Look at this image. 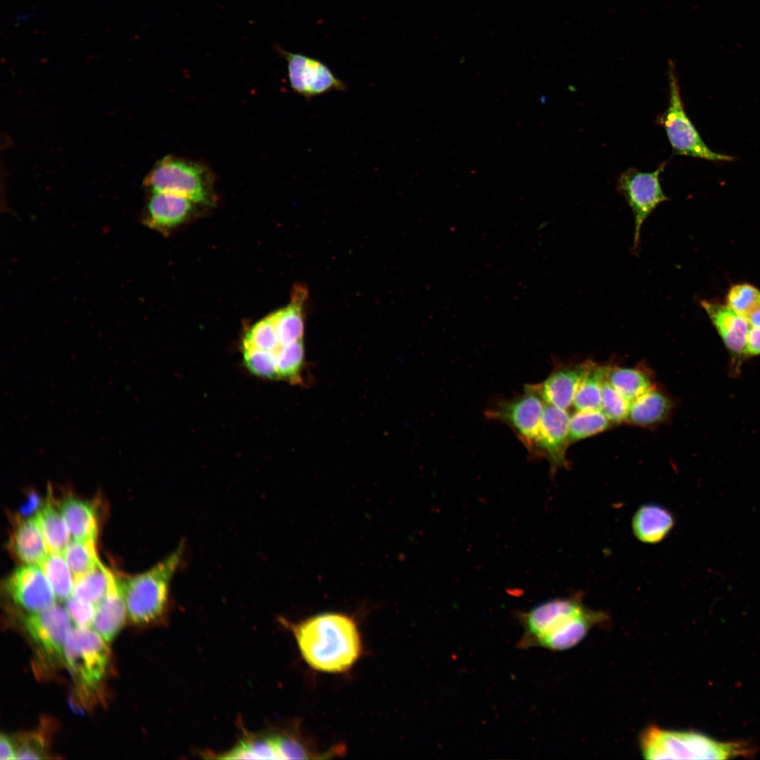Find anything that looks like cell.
<instances>
[{
    "label": "cell",
    "mask_w": 760,
    "mask_h": 760,
    "mask_svg": "<svg viewBox=\"0 0 760 760\" xmlns=\"http://www.w3.org/2000/svg\"><path fill=\"white\" fill-rule=\"evenodd\" d=\"M517 619L524 631L519 648L563 651L576 645L593 627L606 622L608 615L587 607L582 597L576 595L540 603L519 612Z\"/></svg>",
    "instance_id": "6da1fadb"
},
{
    "label": "cell",
    "mask_w": 760,
    "mask_h": 760,
    "mask_svg": "<svg viewBox=\"0 0 760 760\" xmlns=\"http://www.w3.org/2000/svg\"><path fill=\"white\" fill-rule=\"evenodd\" d=\"M284 624L292 631L305 661L316 671L343 673L361 655L360 632L355 619L347 614L326 612Z\"/></svg>",
    "instance_id": "7a4b0ae2"
},
{
    "label": "cell",
    "mask_w": 760,
    "mask_h": 760,
    "mask_svg": "<svg viewBox=\"0 0 760 760\" xmlns=\"http://www.w3.org/2000/svg\"><path fill=\"white\" fill-rule=\"evenodd\" d=\"M185 545L177 547L149 570L121 581L127 616L136 625L165 619L170 605V587L184 563Z\"/></svg>",
    "instance_id": "3957f363"
},
{
    "label": "cell",
    "mask_w": 760,
    "mask_h": 760,
    "mask_svg": "<svg viewBox=\"0 0 760 760\" xmlns=\"http://www.w3.org/2000/svg\"><path fill=\"white\" fill-rule=\"evenodd\" d=\"M645 759H726L749 754L743 743L721 742L702 734L647 727L640 736Z\"/></svg>",
    "instance_id": "277c9868"
},
{
    "label": "cell",
    "mask_w": 760,
    "mask_h": 760,
    "mask_svg": "<svg viewBox=\"0 0 760 760\" xmlns=\"http://www.w3.org/2000/svg\"><path fill=\"white\" fill-rule=\"evenodd\" d=\"M214 175L205 165L175 156L156 164L144 179L152 192H165L210 205L214 200Z\"/></svg>",
    "instance_id": "5b68a950"
},
{
    "label": "cell",
    "mask_w": 760,
    "mask_h": 760,
    "mask_svg": "<svg viewBox=\"0 0 760 760\" xmlns=\"http://www.w3.org/2000/svg\"><path fill=\"white\" fill-rule=\"evenodd\" d=\"M669 104L657 118V123L666 132L676 155L690 156L710 161H733L734 157L712 151L704 143L688 118L684 108L674 62H668Z\"/></svg>",
    "instance_id": "8992f818"
},
{
    "label": "cell",
    "mask_w": 760,
    "mask_h": 760,
    "mask_svg": "<svg viewBox=\"0 0 760 760\" xmlns=\"http://www.w3.org/2000/svg\"><path fill=\"white\" fill-rule=\"evenodd\" d=\"M64 657L79 685L92 688L106 673L110 651L107 642L93 628L75 626L67 637Z\"/></svg>",
    "instance_id": "52a82bcc"
},
{
    "label": "cell",
    "mask_w": 760,
    "mask_h": 760,
    "mask_svg": "<svg viewBox=\"0 0 760 760\" xmlns=\"http://www.w3.org/2000/svg\"><path fill=\"white\" fill-rule=\"evenodd\" d=\"M668 161L661 163L652 172H641L631 167L620 174L616 189L632 210L634 217L633 243L631 249L633 255L640 252V230L645 221L662 202L669 198L661 186L659 176Z\"/></svg>",
    "instance_id": "ba28073f"
},
{
    "label": "cell",
    "mask_w": 760,
    "mask_h": 760,
    "mask_svg": "<svg viewBox=\"0 0 760 760\" xmlns=\"http://www.w3.org/2000/svg\"><path fill=\"white\" fill-rule=\"evenodd\" d=\"M545 405L540 394L528 384L523 394L497 402L486 411V416L508 425L528 452L535 455Z\"/></svg>",
    "instance_id": "9c48e42d"
},
{
    "label": "cell",
    "mask_w": 760,
    "mask_h": 760,
    "mask_svg": "<svg viewBox=\"0 0 760 760\" xmlns=\"http://www.w3.org/2000/svg\"><path fill=\"white\" fill-rule=\"evenodd\" d=\"M316 754L298 736L288 733L251 735L243 737L220 759H293Z\"/></svg>",
    "instance_id": "30bf717a"
},
{
    "label": "cell",
    "mask_w": 760,
    "mask_h": 760,
    "mask_svg": "<svg viewBox=\"0 0 760 760\" xmlns=\"http://www.w3.org/2000/svg\"><path fill=\"white\" fill-rule=\"evenodd\" d=\"M281 52L287 62L291 89L308 101L324 94L347 89L346 84L322 61L301 53Z\"/></svg>",
    "instance_id": "8fae6325"
},
{
    "label": "cell",
    "mask_w": 760,
    "mask_h": 760,
    "mask_svg": "<svg viewBox=\"0 0 760 760\" xmlns=\"http://www.w3.org/2000/svg\"><path fill=\"white\" fill-rule=\"evenodd\" d=\"M23 623L44 654L51 659L65 660V644L72 629L71 619L65 608L55 604L44 611L29 613L24 617Z\"/></svg>",
    "instance_id": "7c38bea8"
},
{
    "label": "cell",
    "mask_w": 760,
    "mask_h": 760,
    "mask_svg": "<svg viewBox=\"0 0 760 760\" xmlns=\"http://www.w3.org/2000/svg\"><path fill=\"white\" fill-rule=\"evenodd\" d=\"M7 593L29 613L49 609L55 604L56 596L41 566L25 564L17 568L5 583Z\"/></svg>",
    "instance_id": "4fadbf2b"
},
{
    "label": "cell",
    "mask_w": 760,
    "mask_h": 760,
    "mask_svg": "<svg viewBox=\"0 0 760 760\" xmlns=\"http://www.w3.org/2000/svg\"><path fill=\"white\" fill-rule=\"evenodd\" d=\"M570 416L566 410L545 403L536 444L535 456H544L551 473L568 467L566 458L569 441Z\"/></svg>",
    "instance_id": "5bb4252c"
},
{
    "label": "cell",
    "mask_w": 760,
    "mask_h": 760,
    "mask_svg": "<svg viewBox=\"0 0 760 760\" xmlns=\"http://www.w3.org/2000/svg\"><path fill=\"white\" fill-rule=\"evenodd\" d=\"M593 365L590 361L557 365L543 382L531 386L545 403L567 410Z\"/></svg>",
    "instance_id": "9a60e30c"
},
{
    "label": "cell",
    "mask_w": 760,
    "mask_h": 760,
    "mask_svg": "<svg viewBox=\"0 0 760 760\" xmlns=\"http://www.w3.org/2000/svg\"><path fill=\"white\" fill-rule=\"evenodd\" d=\"M700 304L730 354L737 357L745 356L751 328L748 322L727 305L706 300H702Z\"/></svg>",
    "instance_id": "2e32d148"
},
{
    "label": "cell",
    "mask_w": 760,
    "mask_h": 760,
    "mask_svg": "<svg viewBox=\"0 0 760 760\" xmlns=\"http://www.w3.org/2000/svg\"><path fill=\"white\" fill-rule=\"evenodd\" d=\"M195 203L185 197L165 192H152L146 207L145 223L167 232L184 222L192 213Z\"/></svg>",
    "instance_id": "e0dca14e"
},
{
    "label": "cell",
    "mask_w": 760,
    "mask_h": 760,
    "mask_svg": "<svg viewBox=\"0 0 760 760\" xmlns=\"http://www.w3.org/2000/svg\"><path fill=\"white\" fill-rule=\"evenodd\" d=\"M127 606L121 580L114 578L104 597L96 605L92 628L107 642L112 641L124 625Z\"/></svg>",
    "instance_id": "ac0fdd59"
},
{
    "label": "cell",
    "mask_w": 760,
    "mask_h": 760,
    "mask_svg": "<svg viewBox=\"0 0 760 760\" xmlns=\"http://www.w3.org/2000/svg\"><path fill=\"white\" fill-rule=\"evenodd\" d=\"M675 525V518L665 507L646 503L635 512L631 521L632 531L639 541L657 544L668 536Z\"/></svg>",
    "instance_id": "d6986e66"
},
{
    "label": "cell",
    "mask_w": 760,
    "mask_h": 760,
    "mask_svg": "<svg viewBox=\"0 0 760 760\" xmlns=\"http://www.w3.org/2000/svg\"><path fill=\"white\" fill-rule=\"evenodd\" d=\"M11 543L12 552L25 564L39 565L49 554L36 516L19 524Z\"/></svg>",
    "instance_id": "ffe728a7"
},
{
    "label": "cell",
    "mask_w": 760,
    "mask_h": 760,
    "mask_svg": "<svg viewBox=\"0 0 760 760\" xmlns=\"http://www.w3.org/2000/svg\"><path fill=\"white\" fill-rule=\"evenodd\" d=\"M671 409L669 397L653 386L630 403L626 421L637 426H654L666 420Z\"/></svg>",
    "instance_id": "44dd1931"
},
{
    "label": "cell",
    "mask_w": 760,
    "mask_h": 760,
    "mask_svg": "<svg viewBox=\"0 0 760 760\" xmlns=\"http://www.w3.org/2000/svg\"><path fill=\"white\" fill-rule=\"evenodd\" d=\"M58 507L72 539H96L98 522L96 510L90 502L67 497Z\"/></svg>",
    "instance_id": "7402d4cb"
},
{
    "label": "cell",
    "mask_w": 760,
    "mask_h": 760,
    "mask_svg": "<svg viewBox=\"0 0 760 760\" xmlns=\"http://www.w3.org/2000/svg\"><path fill=\"white\" fill-rule=\"evenodd\" d=\"M306 298V290L303 286L295 287L289 305L273 312L281 346L303 339L304 333L303 305Z\"/></svg>",
    "instance_id": "603a6c76"
},
{
    "label": "cell",
    "mask_w": 760,
    "mask_h": 760,
    "mask_svg": "<svg viewBox=\"0 0 760 760\" xmlns=\"http://www.w3.org/2000/svg\"><path fill=\"white\" fill-rule=\"evenodd\" d=\"M49 494L36 517L44 536L49 553H63L68 545L70 533L66 523Z\"/></svg>",
    "instance_id": "cb8c5ba5"
},
{
    "label": "cell",
    "mask_w": 760,
    "mask_h": 760,
    "mask_svg": "<svg viewBox=\"0 0 760 760\" xmlns=\"http://www.w3.org/2000/svg\"><path fill=\"white\" fill-rule=\"evenodd\" d=\"M114 578L100 562L90 571L74 578L72 596L96 606L106 595Z\"/></svg>",
    "instance_id": "d4e9b609"
},
{
    "label": "cell",
    "mask_w": 760,
    "mask_h": 760,
    "mask_svg": "<svg viewBox=\"0 0 760 760\" xmlns=\"http://www.w3.org/2000/svg\"><path fill=\"white\" fill-rule=\"evenodd\" d=\"M607 380L629 402L653 387L647 372L636 367H608Z\"/></svg>",
    "instance_id": "484cf974"
},
{
    "label": "cell",
    "mask_w": 760,
    "mask_h": 760,
    "mask_svg": "<svg viewBox=\"0 0 760 760\" xmlns=\"http://www.w3.org/2000/svg\"><path fill=\"white\" fill-rule=\"evenodd\" d=\"M49 581L56 598L65 601L72 596V574L62 553H49L39 564Z\"/></svg>",
    "instance_id": "4316f807"
},
{
    "label": "cell",
    "mask_w": 760,
    "mask_h": 760,
    "mask_svg": "<svg viewBox=\"0 0 760 760\" xmlns=\"http://www.w3.org/2000/svg\"><path fill=\"white\" fill-rule=\"evenodd\" d=\"M609 367L592 366L579 386L573 406L578 410H601L602 384Z\"/></svg>",
    "instance_id": "83f0119b"
},
{
    "label": "cell",
    "mask_w": 760,
    "mask_h": 760,
    "mask_svg": "<svg viewBox=\"0 0 760 760\" xmlns=\"http://www.w3.org/2000/svg\"><path fill=\"white\" fill-rule=\"evenodd\" d=\"M62 554L74 578L90 571L100 562L94 538L72 539Z\"/></svg>",
    "instance_id": "f1b7e54d"
},
{
    "label": "cell",
    "mask_w": 760,
    "mask_h": 760,
    "mask_svg": "<svg viewBox=\"0 0 760 760\" xmlns=\"http://www.w3.org/2000/svg\"><path fill=\"white\" fill-rule=\"evenodd\" d=\"M611 422L601 410H578L570 416V443L601 433L610 426Z\"/></svg>",
    "instance_id": "f546056e"
},
{
    "label": "cell",
    "mask_w": 760,
    "mask_h": 760,
    "mask_svg": "<svg viewBox=\"0 0 760 760\" xmlns=\"http://www.w3.org/2000/svg\"><path fill=\"white\" fill-rule=\"evenodd\" d=\"M280 347L273 313L249 329L242 341V349L255 348L274 354Z\"/></svg>",
    "instance_id": "4dcf8cb0"
},
{
    "label": "cell",
    "mask_w": 760,
    "mask_h": 760,
    "mask_svg": "<svg viewBox=\"0 0 760 760\" xmlns=\"http://www.w3.org/2000/svg\"><path fill=\"white\" fill-rule=\"evenodd\" d=\"M275 355L279 379L298 383L305 356L303 339L281 346Z\"/></svg>",
    "instance_id": "1f68e13d"
},
{
    "label": "cell",
    "mask_w": 760,
    "mask_h": 760,
    "mask_svg": "<svg viewBox=\"0 0 760 760\" xmlns=\"http://www.w3.org/2000/svg\"><path fill=\"white\" fill-rule=\"evenodd\" d=\"M243 362L254 375L269 379H279L275 354L255 348L243 349Z\"/></svg>",
    "instance_id": "d6a6232c"
},
{
    "label": "cell",
    "mask_w": 760,
    "mask_h": 760,
    "mask_svg": "<svg viewBox=\"0 0 760 760\" xmlns=\"http://www.w3.org/2000/svg\"><path fill=\"white\" fill-rule=\"evenodd\" d=\"M760 300V291L748 284L733 286L726 296V305L747 320V317Z\"/></svg>",
    "instance_id": "836d02e7"
},
{
    "label": "cell",
    "mask_w": 760,
    "mask_h": 760,
    "mask_svg": "<svg viewBox=\"0 0 760 760\" xmlns=\"http://www.w3.org/2000/svg\"><path fill=\"white\" fill-rule=\"evenodd\" d=\"M630 403L609 382L604 379L602 384L601 411L611 423L626 421Z\"/></svg>",
    "instance_id": "e575fe53"
},
{
    "label": "cell",
    "mask_w": 760,
    "mask_h": 760,
    "mask_svg": "<svg viewBox=\"0 0 760 760\" xmlns=\"http://www.w3.org/2000/svg\"><path fill=\"white\" fill-rule=\"evenodd\" d=\"M13 739L15 759H39L45 758V741L39 733H30Z\"/></svg>",
    "instance_id": "d590c367"
},
{
    "label": "cell",
    "mask_w": 760,
    "mask_h": 760,
    "mask_svg": "<svg viewBox=\"0 0 760 760\" xmlns=\"http://www.w3.org/2000/svg\"><path fill=\"white\" fill-rule=\"evenodd\" d=\"M65 609L76 626L86 628L92 626L96 606L71 596L65 601Z\"/></svg>",
    "instance_id": "8d00e7d4"
},
{
    "label": "cell",
    "mask_w": 760,
    "mask_h": 760,
    "mask_svg": "<svg viewBox=\"0 0 760 760\" xmlns=\"http://www.w3.org/2000/svg\"><path fill=\"white\" fill-rule=\"evenodd\" d=\"M760 355V327H751L748 334L745 356Z\"/></svg>",
    "instance_id": "74e56055"
},
{
    "label": "cell",
    "mask_w": 760,
    "mask_h": 760,
    "mask_svg": "<svg viewBox=\"0 0 760 760\" xmlns=\"http://www.w3.org/2000/svg\"><path fill=\"white\" fill-rule=\"evenodd\" d=\"M0 759H15L13 739L4 733L0 738Z\"/></svg>",
    "instance_id": "f35d334b"
},
{
    "label": "cell",
    "mask_w": 760,
    "mask_h": 760,
    "mask_svg": "<svg viewBox=\"0 0 760 760\" xmlns=\"http://www.w3.org/2000/svg\"><path fill=\"white\" fill-rule=\"evenodd\" d=\"M747 321L751 327H760V300L747 316Z\"/></svg>",
    "instance_id": "ab89813d"
},
{
    "label": "cell",
    "mask_w": 760,
    "mask_h": 760,
    "mask_svg": "<svg viewBox=\"0 0 760 760\" xmlns=\"http://www.w3.org/2000/svg\"><path fill=\"white\" fill-rule=\"evenodd\" d=\"M33 13L31 12H23L19 13L15 16V19L18 22H26L32 18Z\"/></svg>",
    "instance_id": "60d3db41"
}]
</instances>
